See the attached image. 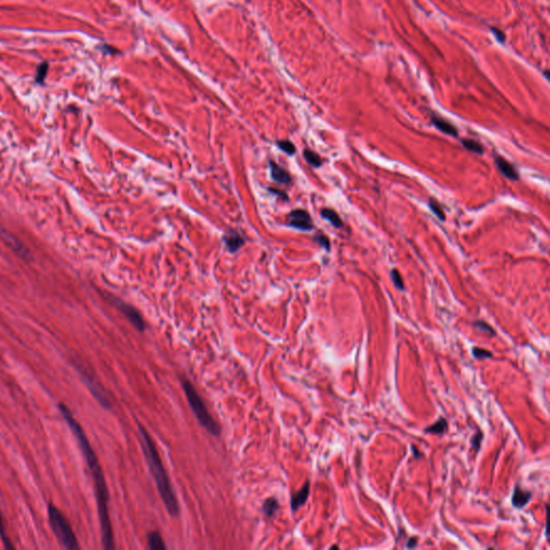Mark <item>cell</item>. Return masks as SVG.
Returning a JSON list of instances; mask_svg holds the SVG:
<instances>
[{
	"label": "cell",
	"mask_w": 550,
	"mask_h": 550,
	"mask_svg": "<svg viewBox=\"0 0 550 550\" xmlns=\"http://www.w3.org/2000/svg\"><path fill=\"white\" fill-rule=\"evenodd\" d=\"M531 497L532 492L526 491V490L521 489L517 485L514 489V493L512 496V504L516 508H522L531 501Z\"/></svg>",
	"instance_id": "9c48e42d"
},
{
	"label": "cell",
	"mask_w": 550,
	"mask_h": 550,
	"mask_svg": "<svg viewBox=\"0 0 550 550\" xmlns=\"http://www.w3.org/2000/svg\"><path fill=\"white\" fill-rule=\"evenodd\" d=\"M0 239H2V241H4L8 246L11 247L13 251H15L19 256L28 258L29 252H28V249L24 246V244L19 242L14 235H12L9 231H7V230L4 229L2 226H0Z\"/></svg>",
	"instance_id": "52a82bcc"
},
{
	"label": "cell",
	"mask_w": 550,
	"mask_h": 550,
	"mask_svg": "<svg viewBox=\"0 0 550 550\" xmlns=\"http://www.w3.org/2000/svg\"><path fill=\"white\" fill-rule=\"evenodd\" d=\"M494 162L499 169V171L501 172L505 177H507L508 179H512V181H517V179L519 178V174L517 172V170L515 169V167L511 163H508L502 156L494 155Z\"/></svg>",
	"instance_id": "ba28073f"
},
{
	"label": "cell",
	"mask_w": 550,
	"mask_h": 550,
	"mask_svg": "<svg viewBox=\"0 0 550 550\" xmlns=\"http://www.w3.org/2000/svg\"><path fill=\"white\" fill-rule=\"evenodd\" d=\"M147 544L151 550H165L166 545L162 538V535L157 531H153L147 535Z\"/></svg>",
	"instance_id": "9a60e30c"
},
{
	"label": "cell",
	"mask_w": 550,
	"mask_h": 550,
	"mask_svg": "<svg viewBox=\"0 0 550 550\" xmlns=\"http://www.w3.org/2000/svg\"><path fill=\"white\" fill-rule=\"evenodd\" d=\"M183 390L186 395L187 401L191 406L193 413L197 417L198 422L200 423L206 431L214 436H218L221 434V428H219L218 424L214 421V418L208 413L207 408L205 407L204 402L202 401L201 397L198 394L195 386L187 381V379H183L182 381Z\"/></svg>",
	"instance_id": "3957f363"
},
{
	"label": "cell",
	"mask_w": 550,
	"mask_h": 550,
	"mask_svg": "<svg viewBox=\"0 0 550 550\" xmlns=\"http://www.w3.org/2000/svg\"><path fill=\"white\" fill-rule=\"evenodd\" d=\"M432 123L439 130V132H442L443 134L452 136V137H458V129L453 124L447 122L446 119L439 116H433Z\"/></svg>",
	"instance_id": "4fadbf2b"
},
{
	"label": "cell",
	"mask_w": 550,
	"mask_h": 550,
	"mask_svg": "<svg viewBox=\"0 0 550 550\" xmlns=\"http://www.w3.org/2000/svg\"><path fill=\"white\" fill-rule=\"evenodd\" d=\"M461 142H462V145L469 152H473L479 155H482L484 153V146L473 139H463Z\"/></svg>",
	"instance_id": "d6986e66"
},
{
	"label": "cell",
	"mask_w": 550,
	"mask_h": 550,
	"mask_svg": "<svg viewBox=\"0 0 550 550\" xmlns=\"http://www.w3.org/2000/svg\"><path fill=\"white\" fill-rule=\"evenodd\" d=\"M278 508H279V504L277 502V500H275L274 497L267 499L263 504V511L268 517L274 516L276 512L278 511Z\"/></svg>",
	"instance_id": "e0dca14e"
},
{
	"label": "cell",
	"mask_w": 550,
	"mask_h": 550,
	"mask_svg": "<svg viewBox=\"0 0 550 550\" xmlns=\"http://www.w3.org/2000/svg\"><path fill=\"white\" fill-rule=\"evenodd\" d=\"M321 215L323 218H325L326 221H328L330 224H331L333 227L335 228H342L343 227V222L341 217H339V215L334 211V209L332 208H323L322 212H321Z\"/></svg>",
	"instance_id": "5bb4252c"
},
{
	"label": "cell",
	"mask_w": 550,
	"mask_h": 550,
	"mask_svg": "<svg viewBox=\"0 0 550 550\" xmlns=\"http://www.w3.org/2000/svg\"><path fill=\"white\" fill-rule=\"evenodd\" d=\"M314 239H315V241L319 245L323 246L324 248H326L327 251H329V249H330V240L328 239V237H326L324 234H317V235H315Z\"/></svg>",
	"instance_id": "83f0119b"
},
{
	"label": "cell",
	"mask_w": 550,
	"mask_h": 550,
	"mask_svg": "<svg viewBox=\"0 0 550 550\" xmlns=\"http://www.w3.org/2000/svg\"><path fill=\"white\" fill-rule=\"evenodd\" d=\"M59 409H61V413L64 416L68 426L71 428L73 434L75 435L76 441L80 447H81V451L85 457L88 467L89 469H91L92 476L94 478L95 492H96V497H97L100 526H101L103 547L106 549H114L113 530H112L111 520H110V514H109V491H108V487H107L102 468L101 466H100L98 458L94 452V449L92 448L91 444H89L87 436L85 432L83 431L82 427L80 426V424L75 421V418L73 417L72 413L70 412V409L65 404H59Z\"/></svg>",
	"instance_id": "6da1fadb"
},
{
	"label": "cell",
	"mask_w": 550,
	"mask_h": 550,
	"mask_svg": "<svg viewBox=\"0 0 550 550\" xmlns=\"http://www.w3.org/2000/svg\"><path fill=\"white\" fill-rule=\"evenodd\" d=\"M473 326L477 329L481 330V331L487 333V334H490V335H495V331L492 329V327L488 325L487 323L483 322V321H478V322H475L473 324Z\"/></svg>",
	"instance_id": "cb8c5ba5"
},
{
	"label": "cell",
	"mask_w": 550,
	"mask_h": 550,
	"mask_svg": "<svg viewBox=\"0 0 550 550\" xmlns=\"http://www.w3.org/2000/svg\"><path fill=\"white\" fill-rule=\"evenodd\" d=\"M224 241L230 253L239 251L244 244L243 238L235 231H229L228 233H226L224 237Z\"/></svg>",
	"instance_id": "7c38bea8"
},
{
	"label": "cell",
	"mask_w": 550,
	"mask_h": 550,
	"mask_svg": "<svg viewBox=\"0 0 550 550\" xmlns=\"http://www.w3.org/2000/svg\"><path fill=\"white\" fill-rule=\"evenodd\" d=\"M472 354L474 356V358L476 359H487V358H491L492 357V353L490 351H487V349H484V348H481V347H473L472 349Z\"/></svg>",
	"instance_id": "603a6c76"
},
{
	"label": "cell",
	"mask_w": 550,
	"mask_h": 550,
	"mask_svg": "<svg viewBox=\"0 0 550 550\" xmlns=\"http://www.w3.org/2000/svg\"><path fill=\"white\" fill-rule=\"evenodd\" d=\"M429 206H430V208H431V211L436 215V217H437L438 219H441L442 222L445 221L446 216H445V214H444L443 207H442L441 204L438 203L437 200H435L434 198L430 199V200H429Z\"/></svg>",
	"instance_id": "ffe728a7"
},
{
	"label": "cell",
	"mask_w": 550,
	"mask_h": 550,
	"mask_svg": "<svg viewBox=\"0 0 550 550\" xmlns=\"http://www.w3.org/2000/svg\"><path fill=\"white\" fill-rule=\"evenodd\" d=\"M483 437H484V433L482 431H479V430L476 431V433L472 437V447L476 454L479 452V449H481Z\"/></svg>",
	"instance_id": "d4e9b609"
},
{
	"label": "cell",
	"mask_w": 550,
	"mask_h": 550,
	"mask_svg": "<svg viewBox=\"0 0 550 550\" xmlns=\"http://www.w3.org/2000/svg\"><path fill=\"white\" fill-rule=\"evenodd\" d=\"M138 428L142 452L147 462L149 472H151L157 486L159 495H161L169 515L171 517H176L179 513L177 499L162 461V458L159 456L156 445L153 442L151 435L146 431V429L140 424L138 425Z\"/></svg>",
	"instance_id": "7a4b0ae2"
},
{
	"label": "cell",
	"mask_w": 550,
	"mask_h": 550,
	"mask_svg": "<svg viewBox=\"0 0 550 550\" xmlns=\"http://www.w3.org/2000/svg\"><path fill=\"white\" fill-rule=\"evenodd\" d=\"M270 169H271V176L275 182L279 184H285V185L291 184L292 182L291 174H289L281 166H278L274 162H270Z\"/></svg>",
	"instance_id": "30bf717a"
},
{
	"label": "cell",
	"mask_w": 550,
	"mask_h": 550,
	"mask_svg": "<svg viewBox=\"0 0 550 550\" xmlns=\"http://www.w3.org/2000/svg\"><path fill=\"white\" fill-rule=\"evenodd\" d=\"M448 427V424H447V421L445 418H439L437 419V421L431 425L429 426L425 429V432L426 433H430V434H443L446 429Z\"/></svg>",
	"instance_id": "2e32d148"
},
{
	"label": "cell",
	"mask_w": 550,
	"mask_h": 550,
	"mask_svg": "<svg viewBox=\"0 0 550 550\" xmlns=\"http://www.w3.org/2000/svg\"><path fill=\"white\" fill-rule=\"evenodd\" d=\"M48 520L57 539L68 549H78V543L71 526L59 509L53 505H48Z\"/></svg>",
	"instance_id": "277c9868"
},
{
	"label": "cell",
	"mask_w": 550,
	"mask_h": 550,
	"mask_svg": "<svg viewBox=\"0 0 550 550\" xmlns=\"http://www.w3.org/2000/svg\"><path fill=\"white\" fill-rule=\"evenodd\" d=\"M308 494H309V483L306 482L302 488L299 490V491H297L295 494H293L292 496V509L294 512L298 511V509L300 507H302L306 501H307V497H308Z\"/></svg>",
	"instance_id": "8fae6325"
},
{
	"label": "cell",
	"mask_w": 550,
	"mask_h": 550,
	"mask_svg": "<svg viewBox=\"0 0 550 550\" xmlns=\"http://www.w3.org/2000/svg\"><path fill=\"white\" fill-rule=\"evenodd\" d=\"M412 451L414 452V458H415V459H419V458H421V457H422V453H421V452H419V451H418V449H417V448H416L415 446H413V447H412Z\"/></svg>",
	"instance_id": "f546056e"
},
{
	"label": "cell",
	"mask_w": 550,
	"mask_h": 550,
	"mask_svg": "<svg viewBox=\"0 0 550 550\" xmlns=\"http://www.w3.org/2000/svg\"><path fill=\"white\" fill-rule=\"evenodd\" d=\"M303 155H304V158H305V161L307 162V164L311 165L312 167L319 168L323 165V161H322L321 156H319L318 154H316L315 152L311 151V149H308V148L304 149Z\"/></svg>",
	"instance_id": "ac0fdd59"
},
{
	"label": "cell",
	"mask_w": 550,
	"mask_h": 550,
	"mask_svg": "<svg viewBox=\"0 0 550 550\" xmlns=\"http://www.w3.org/2000/svg\"><path fill=\"white\" fill-rule=\"evenodd\" d=\"M277 146L288 155H294L296 153V146L289 141V140H281V141H277Z\"/></svg>",
	"instance_id": "7402d4cb"
},
{
	"label": "cell",
	"mask_w": 550,
	"mask_h": 550,
	"mask_svg": "<svg viewBox=\"0 0 550 550\" xmlns=\"http://www.w3.org/2000/svg\"><path fill=\"white\" fill-rule=\"evenodd\" d=\"M47 70H48V64L46 62H43L39 65L37 69V73H36V82L38 84L44 83V80L47 74Z\"/></svg>",
	"instance_id": "44dd1931"
},
{
	"label": "cell",
	"mask_w": 550,
	"mask_h": 550,
	"mask_svg": "<svg viewBox=\"0 0 550 550\" xmlns=\"http://www.w3.org/2000/svg\"><path fill=\"white\" fill-rule=\"evenodd\" d=\"M0 535H2V538H3V541H4V543H5V545H6L7 548H13V546L11 545V543H10L9 537H8L7 534H6L5 523H4V521H3L2 515H0Z\"/></svg>",
	"instance_id": "4316f807"
},
{
	"label": "cell",
	"mask_w": 550,
	"mask_h": 550,
	"mask_svg": "<svg viewBox=\"0 0 550 550\" xmlns=\"http://www.w3.org/2000/svg\"><path fill=\"white\" fill-rule=\"evenodd\" d=\"M113 302L117 306V308L119 309V311H121L127 317L128 321L132 323V325L138 330V331H140V332L144 331V330H145L144 319H143L141 313H140L136 307H134L133 305H130V304L122 301V300H119L117 298H113Z\"/></svg>",
	"instance_id": "5b68a950"
},
{
	"label": "cell",
	"mask_w": 550,
	"mask_h": 550,
	"mask_svg": "<svg viewBox=\"0 0 550 550\" xmlns=\"http://www.w3.org/2000/svg\"><path fill=\"white\" fill-rule=\"evenodd\" d=\"M391 278H392V282H394L395 286L399 289V291H404V283L402 281L401 274L399 273V271L397 269H394L391 271Z\"/></svg>",
	"instance_id": "484cf974"
},
{
	"label": "cell",
	"mask_w": 550,
	"mask_h": 550,
	"mask_svg": "<svg viewBox=\"0 0 550 550\" xmlns=\"http://www.w3.org/2000/svg\"><path fill=\"white\" fill-rule=\"evenodd\" d=\"M418 544V538L416 536L409 537L406 542V548H416Z\"/></svg>",
	"instance_id": "f1b7e54d"
},
{
	"label": "cell",
	"mask_w": 550,
	"mask_h": 550,
	"mask_svg": "<svg viewBox=\"0 0 550 550\" xmlns=\"http://www.w3.org/2000/svg\"><path fill=\"white\" fill-rule=\"evenodd\" d=\"M287 224L291 227L302 230V231H309L313 229L311 216L302 208L293 209L287 217Z\"/></svg>",
	"instance_id": "8992f818"
}]
</instances>
